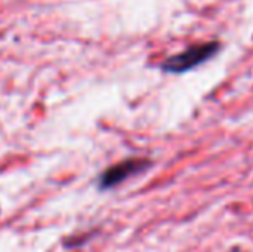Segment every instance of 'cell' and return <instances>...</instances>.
Returning <instances> with one entry per match:
<instances>
[{"label": "cell", "mask_w": 253, "mask_h": 252, "mask_svg": "<svg viewBox=\"0 0 253 252\" xmlns=\"http://www.w3.org/2000/svg\"><path fill=\"white\" fill-rule=\"evenodd\" d=\"M220 49H222L220 42H203V44L191 45L186 50L167 57L166 61L160 62L159 67L160 71L169 74H184L213 59L220 52Z\"/></svg>", "instance_id": "obj_1"}, {"label": "cell", "mask_w": 253, "mask_h": 252, "mask_svg": "<svg viewBox=\"0 0 253 252\" xmlns=\"http://www.w3.org/2000/svg\"><path fill=\"white\" fill-rule=\"evenodd\" d=\"M153 166V162L150 159L145 157H131V159H124V161L117 162V164L107 168L105 171L100 175L98 178V189L100 190H110L114 187L121 185L126 180L133 178L136 175L148 171Z\"/></svg>", "instance_id": "obj_2"}, {"label": "cell", "mask_w": 253, "mask_h": 252, "mask_svg": "<svg viewBox=\"0 0 253 252\" xmlns=\"http://www.w3.org/2000/svg\"><path fill=\"white\" fill-rule=\"evenodd\" d=\"M229 252H245V251L241 249V247H234V249H231Z\"/></svg>", "instance_id": "obj_3"}]
</instances>
